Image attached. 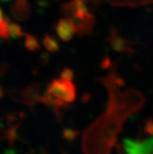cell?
<instances>
[{"instance_id":"obj_1","label":"cell","mask_w":153,"mask_h":154,"mask_svg":"<svg viewBox=\"0 0 153 154\" xmlns=\"http://www.w3.org/2000/svg\"><path fill=\"white\" fill-rule=\"evenodd\" d=\"M47 91L54 97L63 100L65 103L74 102L76 97L74 85L70 81L64 79H55L48 86Z\"/></svg>"},{"instance_id":"obj_2","label":"cell","mask_w":153,"mask_h":154,"mask_svg":"<svg viewBox=\"0 0 153 154\" xmlns=\"http://www.w3.org/2000/svg\"><path fill=\"white\" fill-rule=\"evenodd\" d=\"M56 31L61 40L64 42L70 41L76 31L75 23L70 18H62L56 24Z\"/></svg>"},{"instance_id":"obj_3","label":"cell","mask_w":153,"mask_h":154,"mask_svg":"<svg viewBox=\"0 0 153 154\" xmlns=\"http://www.w3.org/2000/svg\"><path fill=\"white\" fill-rule=\"evenodd\" d=\"M42 44L45 49L51 53H56L60 51V44L57 40L50 35H45L42 40Z\"/></svg>"},{"instance_id":"obj_4","label":"cell","mask_w":153,"mask_h":154,"mask_svg":"<svg viewBox=\"0 0 153 154\" xmlns=\"http://www.w3.org/2000/svg\"><path fill=\"white\" fill-rule=\"evenodd\" d=\"M111 46L114 50L117 52H123L127 49L126 43L124 39L120 37L115 32L112 34V38H111Z\"/></svg>"},{"instance_id":"obj_5","label":"cell","mask_w":153,"mask_h":154,"mask_svg":"<svg viewBox=\"0 0 153 154\" xmlns=\"http://www.w3.org/2000/svg\"><path fill=\"white\" fill-rule=\"evenodd\" d=\"M25 47L31 52H35L40 49V45L37 39L32 35H26Z\"/></svg>"},{"instance_id":"obj_6","label":"cell","mask_w":153,"mask_h":154,"mask_svg":"<svg viewBox=\"0 0 153 154\" xmlns=\"http://www.w3.org/2000/svg\"><path fill=\"white\" fill-rule=\"evenodd\" d=\"M8 31H9L10 37H12L13 38H18L24 35L23 32L22 31L21 27L15 23H11V22L9 23Z\"/></svg>"},{"instance_id":"obj_7","label":"cell","mask_w":153,"mask_h":154,"mask_svg":"<svg viewBox=\"0 0 153 154\" xmlns=\"http://www.w3.org/2000/svg\"><path fill=\"white\" fill-rule=\"evenodd\" d=\"M61 78L62 79H64V80L66 81H70V82H72L73 79L74 78V71L71 70L70 68H64L63 70H62L61 72Z\"/></svg>"},{"instance_id":"obj_8","label":"cell","mask_w":153,"mask_h":154,"mask_svg":"<svg viewBox=\"0 0 153 154\" xmlns=\"http://www.w3.org/2000/svg\"><path fill=\"white\" fill-rule=\"evenodd\" d=\"M145 131L150 135H153V121L148 120L145 125Z\"/></svg>"},{"instance_id":"obj_9","label":"cell","mask_w":153,"mask_h":154,"mask_svg":"<svg viewBox=\"0 0 153 154\" xmlns=\"http://www.w3.org/2000/svg\"><path fill=\"white\" fill-rule=\"evenodd\" d=\"M76 132L72 130H70V129H66L64 131V135L65 136L67 137V138H70V137H74L75 136Z\"/></svg>"},{"instance_id":"obj_10","label":"cell","mask_w":153,"mask_h":154,"mask_svg":"<svg viewBox=\"0 0 153 154\" xmlns=\"http://www.w3.org/2000/svg\"><path fill=\"white\" fill-rule=\"evenodd\" d=\"M110 65V60L109 58H105L102 63V66L103 68H107Z\"/></svg>"},{"instance_id":"obj_11","label":"cell","mask_w":153,"mask_h":154,"mask_svg":"<svg viewBox=\"0 0 153 154\" xmlns=\"http://www.w3.org/2000/svg\"><path fill=\"white\" fill-rule=\"evenodd\" d=\"M116 84L118 85L119 86H123L124 85V81H123L122 78H119L118 79H116Z\"/></svg>"},{"instance_id":"obj_12","label":"cell","mask_w":153,"mask_h":154,"mask_svg":"<svg viewBox=\"0 0 153 154\" xmlns=\"http://www.w3.org/2000/svg\"><path fill=\"white\" fill-rule=\"evenodd\" d=\"M3 14H2V11L1 10V9H0V22L2 21V20H3Z\"/></svg>"},{"instance_id":"obj_13","label":"cell","mask_w":153,"mask_h":154,"mask_svg":"<svg viewBox=\"0 0 153 154\" xmlns=\"http://www.w3.org/2000/svg\"><path fill=\"white\" fill-rule=\"evenodd\" d=\"M3 96V90L2 88H1V86H0V99Z\"/></svg>"},{"instance_id":"obj_14","label":"cell","mask_w":153,"mask_h":154,"mask_svg":"<svg viewBox=\"0 0 153 154\" xmlns=\"http://www.w3.org/2000/svg\"><path fill=\"white\" fill-rule=\"evenodd\" d=\"M2 2H7V1H10V0H1Z\"/></svg>"}]
</instances>
